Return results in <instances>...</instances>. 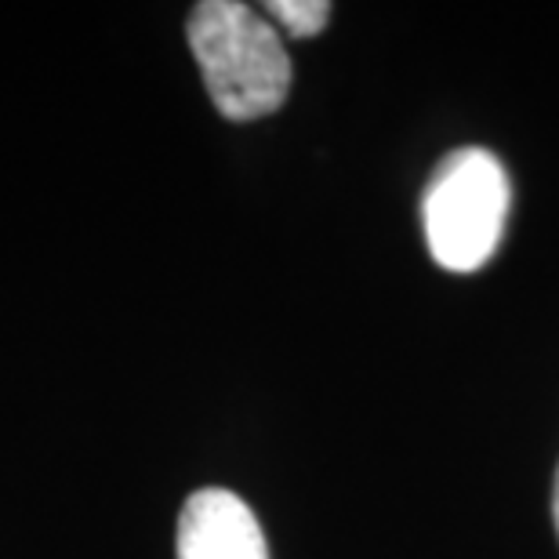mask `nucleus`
<instances>
[{"instance_id":"2","label":"nucleus","mask_w":559,"mask_h":559,"mask_svg":"<svg viewBox=\"0 0 559 559\" xmlns=\"http://www.w3.org/2000/svg\"><path fill=\"white\" fill-rule=\"evenodd\" d=\"M509 175L495 153L468 145L443 156L425 186L421 218L436 265L476 273L495 259L509 215Z\"/></svg>"},{"instance_id":"4","label":"nucleus","mask_w":559,"mask_h":559,"mask_svg":"<svg viewBox=\"0 0 559 559\" xmlns=\"http://www.w3.org/2000/svg\"><path fill=\"white\" fill-rule=\"evenodd\" d=\"M265 19L287 33V37H317L328 29L331 22V4L328 0H270L265 4Z\"/></svg>"},{"instance_id":"5","label":"nucleus","mask_w":559,"mask_h":559,"mask_svg":"<svg viewBox=\"0 0 559 559\" xmlns=\"http://www.w3.org/2000/svg\"><path fill=\"white\" fill-rule=\"evenodd\" d=\"M552 520H556V534H559V468H556V495H552Z\"/></svg>"},{"instance_id":"1","label":"nucleus","mask_w":559,"mask_h":559,"mask_svg":"<svg viewBox=\"0 0 559 559\" xmlns=\"http://www.w3.org/2000/svg\"><path fill=\"white\" fill-rule=\"evenodd\" d=\"M189 48L211 103L226 120H259L284 106L290 59L270 19L240 0H204L189 11Z\"/></svg>"},{"instance_id":"3","label":"nucleus","mask_w":559,"mask_h":559,"mask_svg":"<svg viewBox=\"0 0 559 559\" xmlns=\"http://www.w3.org/2000/svg\"><path fill=\"white\" fill-rule=\"evenodd\" d=\"M178 559H270V545L248 501L226 487H204L178 516Z\"/></svg>"}]
</instances>
